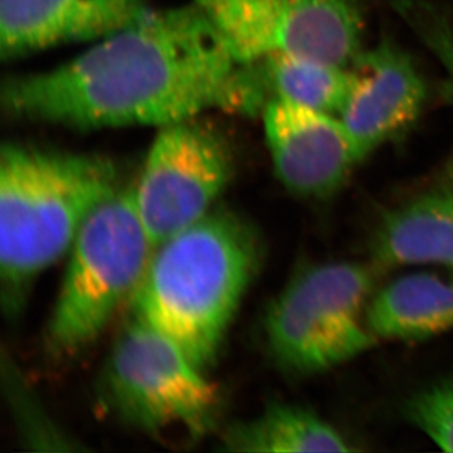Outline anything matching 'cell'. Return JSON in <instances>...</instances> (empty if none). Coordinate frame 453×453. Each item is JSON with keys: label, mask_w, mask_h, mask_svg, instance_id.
Here are the masks:
<instances>
[{"label": "cell", "mask_w": 453, "mask_h": 453, "mask_svg": "<svg viewBox=\"0 0 453 453\" xmlns=\"http://www.w3.org/2000/svg\"><path fill=\"white\" fill-rule=\"evenodd\" d=\"M9 115L71 129L165 127L207 110L255 112L268 97L196 4L150 11L67 64L11 80Z\"/></svg>", "instance_id": "cell-1"}, {"label": "cell", "mask_w": 453, "mask_h": 453, "mask_svg": "<svg viewBox=\"0 0 453 453\" xmlns=\"http://www.w3.org/2000/svg\"><path fill=\"white\" fill-rule=\"evenodd\" d=\"M261 257V240L249 222L211 211L155 247L131 300L134 315L203 369L219 354Z\"/></svg>", "instance_id": "cell-2"}, {"label": "cell", "mask_w": 453, "mask_h": 453, "mask_svg": "<svg viewBox=\"0 0 453 453\" xmlns=\"http://www.w3.org/2000/svg\"><path fill=\"white\" fill-rule=\"evenodd\" d=\"M110 160L8 144L0 155V279L5 311L70 252L86 219L119 189Z\"/></svg>", "instance_id": "cell-3"}, {"label": "cell", "mask_w": 453, "mask_h": 453, "mask_svg": "<svg viewBox=\"0 0 453 453\" xmlns=\"http://www.w3.org/2000/svg\"><path fill=\"white\" fill-rule=\"evenodd\" d=\"M154 246L136 210L134 186L119 188L86 219L70 250L49 325L56 353H74L133 300Z\"/></svg>", "instance_id": "cell-4"}, {"label": "cell", "mask_w": 453, "mask_h": 453, "mask_svg": "<svg viewBox=\"0 0 453 453\" xmlns=\"http://www.w3.org/2000/svg\"><path fill=\"white\" fill-rule=\"evenodd\" d=\"M374 265H306L286 283L265 319L267 347L292 374L330 371L365 353L378 339L366 323L377 282Z\"/></svg>", "instance_id": "cell-5"}, {"label": "cell", "mask_w": 453, "mask_h": 453, "mask_svg": "<svg viewBox=\"0 0 453 453\" xmlns=\"http://www.w3.org/2000/svg\"><path fill=\"white\" fill-rule=\"evenodd\" d=\"M201 371L168 336L134 315L107 357L104 399L142 431L173 429L199 440L213 428L220 404L219 390Z\"/></svg>", "instance_id": "cell-6"}, {"label": "cell", "mask_w": 453, "mask_h": 453, "mask_svg": "<svg viewBox=\"0 0 453 453\" xmlns=\"http://www.w3.org/2000/svg\"><path fill=\"white\" fill-rule=\"evenodd\" d=\"M243 64L300 56L340 65L362 50L359 0H195Z\"/></svg>", "instance_id": "cell-7"}, {"label": "cell", "mask_w": 453, "mask_h": 453, "mask_svg": "<svg viewBox=\"0 0 453 453\" xmlns=\"http://www.w3.org/2000/svg\"><path fill=\"white\" fill-rule=\"evenodd\" d=\"M232 170L231 151L214 131L193 119L162 127L134 186L154 249L210 213Z\"/></svg>", "instance_id": "cell-8"}, {"label": "cell", "mask_w": 453, "mask_h": 453, "mask_svg": "<svg viewBox=\"0 0 453 453\" xmlns=\"http://www.w3.org/2000/svg\"><path fill=\"white\" fill-rule=\"evenodd\" d=\"M262 112L277 178L294 195L330 198L365 160L336 115L282 98Z\"/></svg>", "instance_id": "cell-9"}, {"label": "cell", "mask_w": 453, "mask_h": 453, "mask_svg": "<svg viewBox=\"0 0 453 453\" xmlns=\"http://www.w3.org/2000/svg\"><path fill=\"white\" fill-rule=\"evenodd\" d=\"M351 70L338 118L366 159L417 120L427 91L411 57L389 42L360 53Z\"/></svg>", "instance_id": "cell-10"}, {"label": "cell", "mask_w": 453, "mask_h": 453, "mask_svg": "<svg viewBox=\"0 0 453 453\" xmlns=\"http://www.w3.org/2000/svg\"><path fill=\"white\" fill-rule=\"evenodd\" d=\"M145 0H0L4 59L73 43L100 41L149 13Z\"/></svg>", "instance_id": "cell-11"}, {"label": "cell", "mask_w": 453, "mask_h": 453, "mask_svg": "<svg viewBox=\"0 0 453 453\" xmlns=\"http://www.w3.org/2000/svg\"><path fill=\"white\" fill-rule=\"evenodd\" d=\"M369 255L377 268H453V192L427 193L384 214L372 231Z\"/></svg>", "instance_id": "cell-12"}, {"label": "cell", "mask_w": 453, "mask_h": 453, "mask_svg": "<svg viewBox=\"0 0 453 453\" xmlns=\"http://www.w3.org/2000/svg\"><path fill=\"white\" fill-rule=\"evenodd\" d=\"M366 323L378 340L414 342L453 329V281L434 273L398 277L372 294Z\"/></svg>", "instance_id": "cell-13"}, {"label": "cell", "mask_w": 453, "mask_h": 453, "mask_svg": "<svg viewBox=\"0 0 453 453\" xmlns=\"http://www.w3.org/2000/svg\"><path fill=\"white\" fill-rule=\"evenodd\" d=\"M232 452H350L338 429L300 405L275 403L264 413L226 428L220 440Z\"/></svg>", "instance_id": "cell-14"}, {"label": "cell", "mask_w": 453, "mask_h": 453, "mask_svg": "<svg viewBox=\"0 0 453 453\" xmlns=\"http://www.w3.org/2000/svg\"><path fill=\"white\" fill-rule=\"evenodd\" d=\"M259 76L268 95L338 116L347 100L353 70L300 56H275L257 62Z\"/></svg>", "instance_id": "cell-15"}, {"label": "cell", "mask_w": 453, "mask_h": 453, "mask_svg": "<svg viewBox=\"0 0 453 453\" xmlns=\"http://www.w3.org/2000/svg\"><path fill=\"white\" fill-rule=\"evenodd\" d=\"M404 414L441 449L453 452V378L414 393L405 402Z\"/></svg>", "instance_id": "cell-16"}, {"label": "cell", "mask_w": 453, "mask_h": 453, "mask_svg": "<svg viewBox=\"0 0 453 453\" xmlns=\"http://www.w3.org/2000/svg\"><path fill=\"white\" fill-rule=\"evenodd\" d=\"M445 174H446L447 180H449V184H451V186L453 187V157H452L451 162L447 164Z\"/></svg>", "instance_id": "cell-17"}]
</instances>
